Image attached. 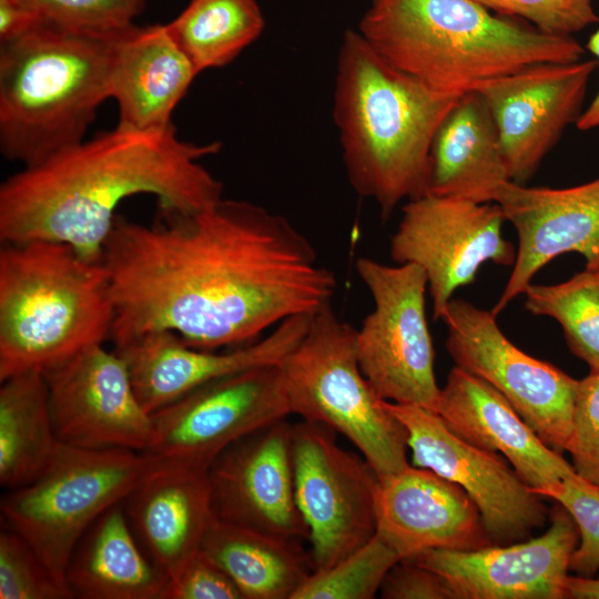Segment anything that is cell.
Returning <instances> with one entry per match:
<instances>
[{
    "label": "cell",
    "instance_id": "obj_1",
    "mask_svg": "<svg viewBox=\"0 0 599 599\" xmlns=\"http://www.w3.org/2000/svg\"><path fill=\"white\" fill-rule=\"evenodd\" d=\"M159 215L144 225L118 214L104 244L114 345L155 331L204 351L246 344L335 294L308 238L258 204L222 197Z\"/></svg>",
    "mask_w": 599,
    "mask_h": 599
},
{
    "label": "cell",
    "instance_id": "obj_2",
    "mask_svg": "<svg viewBox=\"0 0 599 599\" xmlns=\"http://www.w3.org/2000/svg\"><path fill=\"white\" fill-rule=\"evenodd\" d=\"M217 141L197 144L173 125L141 131L116 125L84 139L0 186L2 243H65L87 261L102 262L120 203L138 194L159 210L196 213L222 199V183L202 164Z\"/></svg>",
    "mask_w": 599,
    "mask_h": 599
},
{
    "label": "cell",
    "instance_id": "obj_3",
    "mask_svg": "<svg viewBox=\"0 0 599 599\" xmlns=\"http://www.w3.org/2000/svg\"><path fill=\"white\" fill-rule=\"evenodd\" d=\"M460 95L432 90L347 30L337 57L334 122L355 192L388 220L402 201L428 192L435 134Z\"/></svg>",
    "mask_w": 599,
    "mask_h": 599
},
{
    "label": "cell",
    "instance_id": "obj_4",
    "mask_svg": "<svg viewBox=\"0 0 599 599\" xmlns=\"http://www.w3.org/2000/svg\"><path fill=\"white\" fill-rule=\"evenodd\" d=\"M357 30L393 67L448 95L585 53L572 37L545 34L475 0H373Z\"/></svg>",
    "mask_w": 599,
    "mask_h": 599
},
{
    "label": "cell",
    "instance_id": "obj_5",
    "mask_svg": "<svg viewBox=\"0 0 599 599\" xmlns=\"http://www.w3.org/2000/svg\"><path fill=\"white\" fill-rule=\"evenodd\" d=\"M114 305L103 262L65 243H2L0 380L47 372L110 338Z\"/></svg>",
    "mask_w": 599,
    "mask_h": 599
},
{
    "label": "cell",
    "instance_id": "obj_6",
    "mask_svg": "<svg viewBox=\"0 0 599 599\" xmlns=\"http://www.w3.org/2000/svg\"><path fill=\"white\" fill-rule=\"evenodd\" d=\"M113 34L42 21L0 42V151L7 160L32 166L85 139L111 98Z\"/></svg>",
    "mask_w": 599,
    "mask_h": 599
},
{
    "label": "cell",
    "instance_id": "obj_7",
    "mask_svg": "<svg viewBox=\"0 0 599 599\" xmlns=\"http://www.w3.org/2000/svg\"><path fill=\"white\" fill-rule=\"evenodd\" d=\"M356 334L328 303L280 366L292 414L345 436L382 478L409 465L407 433L363 375Z\"/></svg>",
    "mask_w": 599,
    "mask_h": 599
},
{
    "label": "cell",
    "instance_id": "obj_8",
    "mask_svg": "<svg viewBox=\"0 0 599 599\" xmlns=\"http://www.w3.org/2000/svg\"><path fill=\"white\" fill-rule=\"evenodd\" d=\"M160 463L144 451L89 449L60 443L34 480L2 497V518L33 548L55 579L69 588L65 571L83 535Z\"/></svg>",
    "mask_w": 599,
    "mask_h": 599
},
{
    "label": "cell",
    "instance_id": "obj_9",
    "mask_svg": "<svg viewBox=\"0 0 599 599\" xmlns=\"http://www.w3.org/2000/svg\"><path fill=\"white\" fill-rule=\"evenodd\" d=\"M355 267L374 301L356 334L363 375L380 399L434 410L440 388L426 317L425 271L413 263L387 265L363 256Z\"/></svg>",
    "mask_w": 599,
    "mask_h": 599
},
{
    "label": "cell",
    "instance_id": "obj_10",
    "mask_svg": "<svg viewBox=\"0 0 599 599\" xmlns=\"http://www.w3.org/2000/svg\"><path fill=\"white\" fill-rule=\"evenodd\" d=\"M295 498L308 528L314 570L346 558L377 532L379 478L373 467L343 449L329 427L293 425Z\"/></svg>",
    "mask_w": 599,
    "mask_h": 599
},
{
    "label": "cell",
    "instance_id": "obj_11",
    "mask_svg": "<svg viewBox=\"0 0 599 599\" xmlns=\"http://www.w3.org/2000/svg\"><path fill=\"white\" fill-rule=\"evenodd\" d=\"M440 319L455 365L496 388L547 446L566 451L578 379L516 347L491 311L451 298Z\"/></svg>",
    "mask_w": 599,
    "mask_h": 599
},
{
    "label": "cell",
    "instance_id": "obj_12",
    "mask_svg": "<svg viewBox=\"0 0 599 599\" xmlns=\"http://www.w3.org/2000/svg\"><path fill=\"white\" fill-rule=\"evenodd\" d=\"M280 365L203 384L152 414L146 451L161 461L209 470L243 437L291 415Z\"/></svg>",
    "mask_w": 599,
    "mask_h": 599
},
{
    "label": "cell",
    "instance_id": "obj_13",
    "mask_svg": "<svg viewBox=\"0 0 599 599\" xmlns=\"http://www.w3.org/2000/svg\"><path fill=\"white\" fill-rule=\"evenodd\" d=\"M504 221L497 203L426 194L403 206L389 254L396 264L425 271L435 319L457 288L475 281L481 265H514L517 248L502 236Z\"/></svg>",
    "mask_w": 599,
    "mask_h": 599
},
{
    "label": "cell",
    "instance_id": "obj_14",
    "mask_svg": "<svg viewBox=\"0 0 599 599\" xmlns=\"http://www.w3.org/2000/svg\"><path fill=\"white\" fill-rule=\"evenodd\" d=\"M405 427L413 464L463 487L480 510L496 546L528 540L550 510L500 454L476 447L450 432L432 409L384 400Z\"/></svg>",
    "mask_w": 599,
    "mask_h": 599
},
{
    "label": "cell",
    "instance_id": "obj_15",
    "mask_svg": "<svg viewBox=\"0 0 599 599\" xmlns=\"http://www.w3.org/2000/svg\"><path fill=\"white\" fill-rule=\"evenodd\" d=\"M596 60L541 62L476 87L499 134L510 181L526 182L576 123Z\"/></svg>",
    "mask_w": 599,
    "mask_h": 599
},
{
    "label": "cell",
    "instance_id": "obj_16",
    "mask_svg": "<svg viewBox=\"0 0 599 599\" xmlns=\"http://www.w3.org/2000/svg\"><path fill=\"white\" fill-rule=\"evenodd\" d=\"M43 376L61 444L146 451L152 415L140 403L128 365L115 351L93 345Z\"/></svg>",
    "mask_w": 599,
    "mask_h": 599
},
{
    "label": "cell",
    "instance_id": "obj_17",
    "mask_svg": "<svg viewBox=\"0 0 599 599\" xmlns=\"http://www.w3.org/2000/svg\"><path fill=\"white\" fill-rule=\"evenodd\" d=\"M549 521L544 535L525 541L471 551L429 549L405 559L441 576L455 599H564L579 530L559 502Z\"/></svg>",
    "mask_w": 599,
    "mask_h": 599
},
{
    "label": "cell",
    "instance_id": "obj_18",
    "mask_svg": "<svg viewBox=\"0 0 599 599\" xmlns=\"http://www.w3.org/2000/svg\"><path fill=\"white\" fill-rule=\"evenodd\" d=\"M292 430L286 418L274 422L213 461L207 478L215 519L282 539L308 540L295 498Z\"/></svg>",
    "mask_w": 599,
    "mask_h": 599
},
{
    "label": "cell",
    "instance_id": "obj_19",
    "mask_svg": "<svg viewBox=\"0 0 599 599\" xmlns=\"http://www.w3.org/2000/svg\"><path fill=\"white\" fill-rule=\"evenodd\" d=\"M495 203L518 235L516 260L491 309L497 316L555 257L576 252L588 270L599 271V177L572 187H531L508 181Z\"/></svg>",
    "mask_w": 599,
    "mask_h": 599
},
{
    "label": "cell",
    "instance_id": "obj_20",
    "mask_svg": "<svg viewBox=\"0 0 599 599\" xmlns=\"http://www.w3.org/2000/svg\"><path fill=\"white\" fill-rule=\"evenodd\" d=\"M312 315L286 318L263 339L227 353L191 347L169 331L130 338L114 345V351L125 361L138 398L152 415L211 380L280 365L304 338Z\"/></svg>",
    "mask_w": 599,
    "mask_h": 599
},
{
    "label": "cell",
    "instance_id": "obj_21",
    "mask_svg": "<svg viewBox=\"0 0 599 599\" xmlns=\"http://www.w3.org/2000/svg\"><path fill=\"white\" fill-rule=\"evenodd\" d=\"M377 534L402 559L429 549L471 551L494 545L463 487L410 465L379 478Z\"/></svg>",
    "mask_w": 599,
    "mask_h": 599
},
{
    "label": "cell",
    "instance_id": "obj_22",
    "mask_svg": "<svg viewBox=\"0 0 599 599\" xmlns=\"http://www.w3.org/2000/svg\"><path fill=\"white\" fill-rule=\"evenodd\" d=\"M434 412L463 440L502 455L542 497L577 475L573 466L547 446L496 388L456 365L440 388Z\"/></svg>",
    "mask_w": 599,
    "mask_h": 599
},
{
    "label": "cell",
    "instance_id": "obj_23",
    "mask_svg": "<svg viewBox=\"0 0 599 599\" xmlns=\"http://www.w3.org/2000/svg\"><path fill=\"white\" fill-rule=\"evenodd\" d=\"M200 73L166 24L135 23L112 35L110 97L119 126L151 131L173 125L172 115Z\"/></svg>",
    "mask_w": 599,
    "mask_h": 599
},
{
    "label": "cell",
    "instance_id": "obj_24",
    "mask_svg": "<svg viewBox=\"0 0 599 599\" xmlns=\"http://www.w3.org/2000/svg\"><path fill=\"white\" fill-rule=\"evenodd\" d=\"M123 506L142 549L166 577L201 549L214 518L207 470L165 461Z\"/></svg>",
    "mask_w": 599,
    "mask_h": 599
},
{
    "label": "cell",
    "instance_id": "obj_25",
    "mask_svg": "<svg viewBox=\"0 0 599 599\" xmlns=\"http://www.w3.org/2000/svg\"><path fill=\"white\" fill-rule=\"evenodd\" d=\"M510 181L498 130L477 91L461 94L440 123L430 149L427 194L495 203Z\"/></svg>",
    "mask_w": 599,
    "mask_h": 599
},
{
    "label": "cell",
    "instance_id": "obj_26",
    "mask_svg": "<svg viewBox=\"0 0 599 599\" xmlns=\"http://www.w3.org/2000/svg\"><path fill=\"white\" fill-rule=\"evenodd\" d=\"M65 580L74 598L162 599L167 577L142 549L121 501L83 535Z\"/></svg>",
    "mask_w": 599,
    "mask_h": 599
},
{
    "label": "cell",
    "instance_id": "obj_27",
    "mask_svg": "<svg viewBox=\"0 0 599 599\" xmlns=\"http://www.w3.org/2000/svg\"><path fill=\"white\" fill-rule=\"evenodd\" d=\"M243 599H292L314 571L302 541L268 536L213 518L201 545Z\"/></svg>",
    "mask_w": 599,
    "mask_h": 599
},
{
    "label": "cell",
    "instance_id": "obj_28",
    "mask_svg": "<svg viewBox=\"0 0 599 599\" xmlns=\"http://www.w3.org/2000/svg\"><path fill=\"white\" fill-rule=\"evenodd\" d=\"M59 444L43 374L23 373L1 380V486L11 490L34 480Z\"/></svg>",
    "mask_w": 599,
    "mask_h": 599
},
{
    "label": "cell",
    "instance_id": "obj_29",
    "mask_svg": "<svg viewBox=\"0 0 599 599\" xmlns=\"http://www.w3.org/2000/svg\"><path fill=\"white\" fill-rule=\"evenodd\" d=\"M264 26L257 0H190L166 23L200 72L231 63L261 35Z\"/></svg>",
    "mask_w": 599,
    "mask_h": 599
},
{
    "label": "cell",
    "instance_id": "obj_30",
    "mask_svg": "<svg viewBox=\"0 0 599 599\" xmlns=\"http://www.w3.org/2000/svg\"><path fill=\"white\" fill-rule=\"evenodd\" d=\"M524 294L525 308L556 319L571 353L599 370V271L585 268L552 285L529 284Z\"/></svg>",
    "mask_w": 599,
    "mask_h": 599
},
{
    "label": "cell",
    "instance_id": "obj_31",
    "mask_svg": "<svg viewBox=\"0 0 599 599\" xmlns=\"http://www.w3.org/2000/svg\"><path fill=\"white\" fill-rule=\"evenodd\" d=\"M399 560L397 551L376 532L346 558L314 570L292 599H373Z\"/></svg>",
    "mask_w": 599,
    "mask_h": 599
},
{
    "label": "cell",
    "instance_id": "obj_32",
    "mask_svg": "<svg viewBox=\"0 0 599 599\" xmlns=\"http://www.w3.org/2000/svg\"><path fill=\"white\" fill-rule=\"evenodd\" d=\"M1 599H71L33 548L6 526L0 534Z\"/></svg>",
    "mask_w": 599,
    "mask_h": 599
},
{
    "label": "cell",
    "instance_id": "obj_33",
    "mask_svg": "<svg viewBox=\"0 0 599 599\" xmlns=\"http://www.w3.org/2000/svg\"><path fill=\"white\" fill-rule=\"evenodd\" d=\"M43 21L62 28L113 34L134 24L146 0H23Z\"/></svg>",
    "mask_w": 599,
    "mask_h": 599
},
{
    "label": "cell",
    "instance_id": "obj_34",
    "mask_svg": "<svg viewBox=\"0 0 599 599\" xmlns=\"http://www.w3.org/2000/svg\"><path fill=\"white\" fill-rule=\"evenodd\" d=\"M545 497L562 505L579 530V542L572 552L569 570L581 577L599 571V485L578 475L564 479Z\"/></svg>",
    "mask_w": 599,
    "mask_h": 599
},
{
    "label": "cell",
    "instance_id": "obj_35",
    "mask_svg": "<svg viewBox=\"0 0 599 599\" xmlns=\"http://www.w3.org/2000/svg\"><path fill=\"white\" fill-rule=\"evenodd\" d=\"M497 14L524 19L540 32L572 37L599 22L592 0H475Z\"/></svg>",
    "mask_w": 599,
    "mask_h": 599
},
{
    "label": "cell",
    "instance_id": "obj_36",
    "mask_svg": "<svg viewBox=\"0 0 599 599\" xmlns=\"http://www.w3.org/2000/svg\"><path fill=\"white\" fill-rule=\"evenodd\" d=\"M576 474L599 485V370L578 380L567 449Z\"/></svg>",
    "mask_w": 599,
    "mask_h": 599
},
{
    "label": "cell",
    "instance_id": "obj_37",
    "mask_svg": "<svg viewBox=\"0 0 599 599\" xmlns=\"http://www.w3.org/2000/svg\"><path fill=\"white\" fill-rule=\"evenodd\" d=\"M162 599H243L230 576L201 549L167 576Z\"/></svg>",
    "mask_w": 599,
    "mask_h": 599
},
{
    "label": "cell",
    "instance_id": "obj_38",
    "mask_svg": "<svg viewBox=\"0 0 599 599\" xmlns=\"http://www.w3.org/2000/svg\"><path fill=\"white\" fill-rule=\"evenodd\" d=\"M379 595L384 599H455L441 576L409 559H402L389 569Z\"/></svg>",
    "mask_w": 599,
    "mask_h": 599
},
{
    "label": "cell",
    "instance_id": "obj_39",
    "mask_svg": "<svg viewBox=\"0 0 599 599\" xmlns=\"http://www.w3.org/2000/svg\"><path fill=\"white\" fill-rule=\"evenodd\" d=\"M41 22L23 0H0V42L20 37Z\"/></svg>",
    "mask_w": 599,
    "mask_h": 599
},
{
    "label": "cell",
    "instance_id": "obj_40",
    "mask_svg": "<svg viewBox=\"0 0 599 599\" xmlns=\"http://www.w3.org/2000/svg\"><path fill=\"white\" fill-rule=\"evenodd\" d=\"M587 48L595 55L599 65V28L590 35ZM576 126L580 131L599 128V89L588 108L580 114Z\"/></svg>",
    "mask_w": 599,
    "mask_h": 599
},
{
    "label": "cell",
    "instance_id": "obj_41",
    "mask_svg": "<svg viewBox=\"0 0 599 599\" xmlns=\"http://www.w3.org/2000/svg\"><path fill=\"white\" fill-rule=\"evenodd\" d=\"M566 598L599 599V579L592 577L568 576Z\"/></svg>",
    "mask_w": 599,
    "mask_h": 599
}]
</instances>
